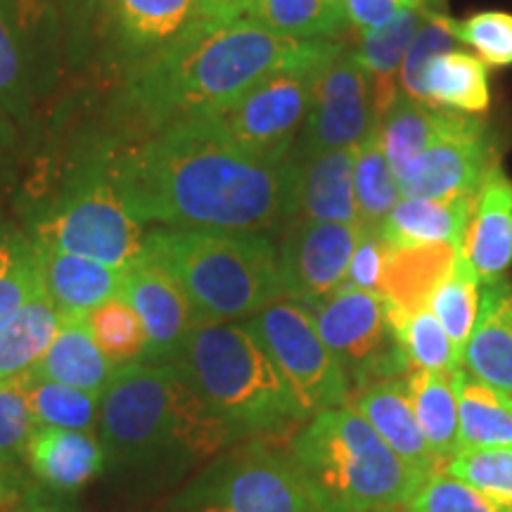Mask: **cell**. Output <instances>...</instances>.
I'll return each instance as SVG.
<instances>
[{
	"mask_svg": "<svg viewBox=\"0 0 512 512\" xmlns=\"http://www.w3.org/2000/svg\"><path fill=\"white\" fill-rule=\"evenodd\" d=\"M105 178L140 223L268 233L297 219L299 164L242 152L207 119L157 126L112 157Z\"/></svg>",
	"mask_w": 512,
	"mask_h": 512,
	"instance_id": "obj_1",
	"label": "cell"
},
{
	"mask_svg": "<svg viewBox=\"0 0 512 512\" xmlns=\"http://www.w3.org/2000/svg\"><path fill=\"white\" fill-rule=\"evenodd\" d=\"M88 328L102 354L114 368L145 358L147 337L138 313L121 297H112L88 313Z\"/></svg>",
	"mask_w": 512,
	"mask_h": 512,
	"instance_id": "obj_38",
	"label": "cell"
},
{
	"mask_svg": "<svg viewBox=\"0 0 512 512\" xmlns=\"http://www.w3.org/2000/svg\"><path fill=\"white\" fill-rule=\"evenodd\" d=\"M422 24V12L406 8L382 27L363 31L358 38L356 57L366 69L370 81V100H373L375 126L389 107L399 100V72L403 57L411 48L415 34Z\"/></svg>",
	"mask_w": 512,
	"mask_h": 512,
	"instance_id": "obj_24",
	"label": "cell"
},
{
	"mask_svg": "<svg viewBox=\"0 0 512 512\" xmlns=\"http://www.w3.org/2000/svg\"><path fill=\"white\" fill-rule=\"evenodd\" d=\"M60 323L62 313L41 283L29 302L0 325V382L34 368L60 330Z\"/></svg>",
	"mask_w": 512,
	"mask_h": 512,
	"instance_id": "obj_28",
	"label": "cell"
},
{
	"mask_svg": "<svg viewBox=\"0 0 512 512\" xmlns=\"http://www.w3.org/2000/svg\"><path fill=\"white\" fill-rule=\"evenodd\" d=\"M309 311L323 342L347 373L351 392L377 380L406 377L413 370L394 339L377 292L342 285Z\"/></svg>",
	"mask_w": 512,
	"mask_h": 512,
	"instance_id": "obj_10",
	"label": "cell"
},
{
	"mask_svg": "<svg viewBox=\"0 0 512 512\" xmlns=\"http://www.w3.org/2000/svg\"><path fill=\"white\" fill-rule=\"evenodd\" d=\"M247 325L292 384L309 418L320 411L347 406L351 396L349 377L323 342L306 306L280 299L254 313Z\"/></svg>",
	"mask_w": 512,
	"mask_h": 512,
	"instance_id": "obj_9",
	"label": "cell"
},
{
	"mask_svg": "<svg viewBox=\"0 0 512 512\" xmlns=\"http://www.w3.org/2000/svg\"><path fill=\"white\" fill-rule=\"evenodd\" d=\"M463 254L479 283L503 280L512 264V181L494 166L472 200Z\"/></svg>",
	"mask_w": 512,
	"mask_h": 512,
	"instance_id": "obj_16",
	"label": "cell"
},
{
	"mask_svg": "<svg viewBox=\"0 0 512 512\" xmlns=\"http://www.w3.org/2000/svg\"><path fill=\"white\" fill-rule=\"evenodd\" d=\"M46 12L38 0H0V107L17 112L41 67Z\"/></svg>",
	"mask_w": 512,
	"mask_h": 512,
	"instance_id": "obj_17",
	"label": "cell"
},
{
	"mask_svg": "<svg viewBox=\"0 0 512 512\" xmlns=\"http://www.w3.org/2000/svg\"><path fill=\"white\" fill-rule=\"evenodd\" d=\"M356 147L328 150L299 164V221L358 223L354 192ZM294 219V221H297Z\"/></svg>",
	"mask_w": 512,
	"mask_h": 512,
	"instance_id": "obj_22",
	"label": "cell"
},
{
	"mask_svg": "<svg viewBox=\"0 0 512 512\" xmlns=\"http://www.w3.org/2000/svg\"><path fill=\"white\" fill-rule=\"evenodd\" d=\"M375 131L370 81L354 50L342 48L325 64L306 124L299 133L294 162L328 150L358 147Z\"/></svg>",
	"mask_w": 512,
	"mask_h": 512,
	"instance_id": "obj_13",
	"label": "cell"
},
{
	"mask_svg": "<svg viewBox=\"0 0 512 512\" xmlns=\"http://www.w3.org/2000/svg\"><path fill=\"white\" fill-rule=\"evenodd\" d=\"M425 98L430 107L460 114H482L491 105L489 69L482 57L448 50L434 57L425 74Z\"/></svg>",
	"mask_w": 512,
	"mask_h": 512,
	"instance_id": "obj_30",
	"label": "cell"
},
{
	"mask_svg": "<svg viewBox=\"0 0 512 512\" xmlns=\"http://www.w3.org/2000/svg\"><path fill=\"white\" fill-rule=\"evenodd\" d=\"M463 247H392L384 271L380 297L384 304L399 311L425 309L434 287L446 278Z\"/></svg>",
	"mask_w": 512,
	"mask_h": 512,
	"instance_id": "obj_26",
	"label": "cell"
},
{
	"mask_svg": "<svg viewBox=\"0 0 512 512\" xmlns=\"http://www.w3.org/2000/svg\"><path fill=\"white\" fill-rule=\"evenodd\" d=\"M472 200L475 197H451V200L401 197L382 223L380 235L392 247H463Z\"/></svg>",
	"mask_w": 512,
	"mask_h": 512,
	"instance_id": "obj_25",
	"label": "cell"
},
{
	"mask_svg": "<svg viewBox=\"0 0 512 512\" xmlns=\"http://www.w3.org/2000/svg\"><path fill=\"white\" fill-rule=\"evenodd\" d=\"M195 392L242 434L285 430L309 413L249 325L202 320L176 358Z\"/></svg>",
	"mask_w": 512,
	"mask_h": 512,
	"instance_id": "obj_6",
	"label": "cell"
},
{
	"mask_svg": "<svg viewBox=\"0 0 512 512\" xmlns=\"http://www.w3.org/2000/svg\"><path fill=\"white\" fill-rule=\"evenodd\" d=\"M114 22L126 43L164 48L197 22V0H110Z\"/></svg>",
	"mask_w": 512,
	"mask_h": 512,
	"instance_id": "obj_31",
	"label": "cell"
},
{
	"mask_svg": "<svg viewBox=\"0 0 512 512\" xmlns=\"http://www.w3.org/2000/svg\"><path fill=\"white\" fill-rule=\"evenodd\" d=\"M444 117L446 110L399 95L389 112L377 121L375 133L389 159V166H392L394 178L425 152L430 140L437 136Z\"/></svg>",
	"mask_w": 512,
	"mask_h": 512,
	"instance_id": "obj_32",
	"label": "cell"
},
{
	"mask_svg": "<svg viewBox=\"0 0 512 512\" xmlns=\"http://www.w3.org/2000/svg\"><path fill=\"white\" fill-rule=\"evenodd\" d=\"M114 368L102 354L88 328V313H62V323L46 354L29 368L27 377L60 382L83 392L102 394L110 384Z\"/></svg>",
	"mask_w": 512,
	"mask_h": 512,
	"instance_id": "obj_21",
	"label": "cell"
},
{
	"mask_svg": "<svg viewBox=\"0 0 512 512\" xmlns=\"http://www.w3.org/2000/svg\"><path fill=\"white\" fill-rule=\"evenodd\" d=\"M342 48L337 43L330 53L275 69L238 100L202 119L247 155L285 162L292 157L309 117L318 76Z\"/></svg>",
	"mask_w": 512,
	"mask_h": 512,
	"instance_id": "obj_7",
	"label": "cell"
},
{
	"mask_svg": "<svg viewBox=\"0 0 512 512\" xmlns=\"http://www.w3.org/2000/svg\"><path fill=\"white\" fill-rule=\"evenodd\" d=\"M494 166H498L496 145L484 121H479L477 114L446 110L437 136L406 171L396 176V185L401 197H475Z\"/></svg>",
	"mask_w": 512,
	"mask_h": 512,
	"instance_id": "obj_11",
	"label": "cell"
},
{
	"mask_svg": "<svg viewBox=\"0 0 512 512\" xmlns=\"http://www.w3.org/2000/svg\"><path fill=\"white\" fill-rule=\"evenodd\" d=\"M256 0H197V19L202 22H233L249 17Z\"/></svg>",
	"mask_w": 512,
	"mask_h": 512,
	"instance_id": "obj_47",
	"label": "cell"
},
{
	"mask_svg": "<svg viewBox=\"0 0 512 512\" xmlns=\"http://www.w3.org/2000/svg\"><path fill=\"white\" fill-rule=\"evenodd\" d=\"M102 448L119 465L200 460L242 437L183 375L178 363H131L114 370L100 401Z\"/></svg>",
	"mask_w": 512,
	"mask_h": 512,
	"instance_id": "obj_3",
	"label": "cell"
},
{
	"mask_svg": "<svg viewBox=\"0 0 512 512\" xmlns=\"http://www.w3.org/2000/svg\"><path fill=\"white\" fill-rule=\"evenodd\" d=\"M34 427L22 382L17 377L0 382V458H15L27 451Z\"/></svg>",
	"mask_w": 512,
	"mask_h": 512,
	"instance_id": "obj_44",
	"label": "cell"
},
{
	"mask_svg": "<svg viewBox=\"0 0 512 512\" xmlns=\"http://www.w3.org/2000/svg\"><path fill=\"white\" fill-rule=\"evenodd\" d=\"M448 31L479 53L491 67L512 64V15L510 12H477L465 19L448 17Z\"/></svg>",
	"mask_w": 512,
	"mask_h": 512,
	"instance_id": "obj_42",
	"label": "cell"
},
{
	"mask_svg": "<svg viewBox=\"0 0 512 512\" xmlns=\"http://www.w3.org/2000/svg\"><path fill=\"white\" fill-rule=\"evenodd\" d=\"M358 238V223L294 221L278 252L285 299L309 309L339 290L347 280Z\"/></svg>",
	"mask_w": 512,
	"mask_h": 512,
	"instance_id": "obj_14",
	"label": "cell"
},
{
	"mask_svg": "<svg viewBox=\"0 0 512 512\" xmlns=\"http://www.w3.org/2000/svg\"><path fill=\"white\" fill-rule=\"evenodd\" d=\"M389 254H392V245L382 238L380 230L361 228V238H358L354 254H351L344 287H358V290L380 294Z\"/></svg>",
	"mask_w": 512,
	"mask_h": 512,
	"instance_id": "obj_45",
	"label": "cell"
},
{
	"mask_svg": "<svg viewBox=\"0 0 512 512\" xmlns=\"http://www.w3.org/2000/svg\"><path fill=\"white\" fill-rule=\"evenodd\" d=\"M41 287L34 242L0 233V325L15 316Z\"/></svg>",
	"mask_w": 512,
	"mask_h": 512,
	"instance_id": "obj_40",
	"label": "cell"
},
{
	"mask_svg": "<svg viewBox=\"0 0 512 512\" xmlns=\"http://www.w3.org/2000/svg\"><path fill=\"white\" fill-rule=\"evenodd\" d=\"M373 512H411L406 508V505H401V508H382V510H373Z\"/></svg>",
	"mask_w": 512,
	"mask_h": 512,
	"instance_id": "obj_49",
	"label": "cell"
},
{
	"mask_svg": "<svg viewBox=\"0 0 512 512\" xmlns=\"http://www.w3.org/2000/svg\"><path fill=\"white\" fill-rule=\"evenodd\" d=\"M119 297L138 313L147 349L143 361L174 363L188 335L200 323L195 306L169 273L152 261L126 268Z\"/></svg>",
	"mask_w": 512,
	"mask_h": 512,
	"instance_id": "obj_15",
	"label": "cell"
},
{
	"mask_svg": "<svg viewBox=\"0 0 512 512\" xmlns=\"http://www.w3.org/2000/svg\"><path fill=\"white\" fill-rule=\"evenodd\" d=\"M339 3H342L347 22L354 24L361 34L363 31L382 27V24H387L399 12L413 8L408 0H339Z\"/></svg>",
	"mask_w": 512,
	"mask_h": 512,
	"instance_id": "obj_46",
	"label": "cell"
},
{
	"mask_svg": "<svg viewBox=\"0 0 512 512\" xmlns=\"http://www.w3.org/2000/svg\"><path fill=\"white\" fill-rule=\"evenodd\" d=\"M453 380L458 389L460 448H512V396L475 380L463 366L453 373Z\"/></svg>",
	"mask_w": 512,
	"mask_h": 512,
	"instance_id": "obj_29",
	"label": "cell"
},
{
	"mask_svg": "<svg viewBox=\"0 0 512 512\" xmlns=\"http://www.w3.org/2000/svg\"><path fill=\"white\" fill-rule=\"evenodd\" d=\"M384 313H387L394 339L413 368L456 373L463 366V356L458 354L456 344L451 342V337L427 306L418 311H399L384 304Z\"/></svg>",
	"mask_w": 512,
	"mask_h": 512,
	"instance_id": "obj_34",
	"label": "cell"
},
{
	"mask_svg": "<svg viewBox=\"0 0 512 512\" xmlns=\"http://www.w3.org/2000/svg\"><path fill=\"white\" fill-rule=\"evenodd\" d=\"M349 406L361 413L368 425L380 434L384 444L392 448L401 460L413 465L415 470L425 472V475L439 470L437 458L432 456L418 418L413 413L406 377L377 380L361 389H354L349 396Z\"/></svg>",
	"mask_w": 512,
	"mask_h": 512,
	"instance_id": "obj_18",
	"label": "cell"
},
{
	"mask_svg": "<svg viewBox=\"0 0 512 512\" xmlns=\"http://www.w3.org/2000/svg\"><path fill=\"white\" fill-rule=\"evenodd\" d=\"M439 470L463 479L512 512V448H460Z\"/></svg>",
	"mask_w": 512,
	"mask_h": 512,
	"instance_id": "obj_39",
	"label": "cell"
},
{
	"mask_svg": "<svg viewBox=\"0 0 512 512\" xmlns=\"http://www.w3.org/2000/svg\"><path fill=\"white\" fill-rule=\"evenodd\" d=\"M195 512H318L290 456L254 444L211 472Z\"/></svg>",
	"mask_w": 512,
	"mask_h": 512,
	"instance_id": "obj_12",
	"label": "cell"
},
{
	"mask_svg": "<svg viewBox=\"0 0 512 512\" xmlns=\"http://www.w3.org/2000/svg\"><path fill=\"white\" fill-rule=\"evenodd\" d=\"M422 24L415 34L411 48H408L406 57H403L401 72H399V88L401 95L411 98L415 102H425V74L434 57L453 50V38L448 31V17L439 15V12H422Z\"/></svg>",
	"mask_w": 512,
	"mask_h": 512,
	"instance_id": "obj_41",
	"label": "cell"
},
{
	"mask_svg": "<svg viewBox=\"0 0 512 512\" xmlns=\"http://www.w3.org/2000/svg\"><path fill=\"white\" fill-rule=\"evenodd\" d=\"M406 508L411 512H505L475 486L444 470L427 475Z\"/></svg>",
	"mask_w": 512,
	"mask_h": 512,
	"instance_id": "obj_43",
	"label": "cell"
},
{
	"mask_svg": "<svg viewBox=\"0 0 512 512\" xmlns=\"http://www.w3.org/2000/svg\"><path fill=\"white\" fill-rule=\"evenodd\" d=\"M249 17L292 41H335L347 27L339 0H256Z\"/></svg>",
	"mask_w": 512,
	"mask_h": 512,
	"instance_id": "obj_33",
	"label": "cell"
},
{
	"mask_svg": "<svg viewBox=\"0 0 512 512\" xmlns=\"http://www.w3.org/2000/svg\"><path fill=\"white\" fill-rule=\"evenodd\" d=\"M24 394H27L29 411L38 427H62V430L91 432L100 425L102 394L83 392L69 384L36 380V377L19 375Z\"/></svg>",
	"mask_w": 512,
	"mask_h": 512,
	"instance_id": "obj_35",
	"label": "cell"
},
{
	"mask_svg": "<svg viewBox=\"0 0 512 512\" xmlns=\"http://www.w3.org/2000/svg\"><path fill=\"white\" fill-rule=\"evenodd\" d=\"M406 387L420 430L441 467L460 448L458 389L453 373L413 368L406 375Z\"/></svg>",
	"mask_w": 512,
	"mask_h": 512,
	"instance_id": "obj_27",
	"label": "cell"
},
{
	"mask_svg": "<svg viewBox=\"0 0 512 512\" xmlns=\"http://www.w3.org/2000/svg\"><path fill=\"white\" fill-rule=\"evenodd\" d=\"M143 226L102 174L67 192L34 226V242L126 271L145 259Z\"/></svg>",
	"mask_w": 512,
	"mask_h": 512,
	"instance_id": "obj_8",
	"label": "cell"
},
{
	"mask_svg": "<svg viewBox=\"0 0 512 512\" xmlns=\"http://www.w3.org/2000/svg\"><path fill=\"white\" fill-rule=\"evenodd\" d=\"M463 368L475 380L512 396V290L505 280L482 285V304Z\"/></svg>",
	"mask_w": 512,
	"mask_h": 512,
	"instance_id": "obj_19",
	"label": "cell"
},
{
	"mask_svg": "<svg viewBox=\"0 0 512 512\" xmlns=\"http://www.w3.org/2000/svg\"><path fill=\"white\" fill-rule=\"evenodd\" d=\"M354 192L358 226L363 230H380L387 216L392 214L396 202L401 200L394 171L375 131L356 147Z\"/></svg>",
	"mask_w": 512,
	"mask_h": 512,
	"instance_id": "obj_36",
	"label": "cell"
},
{
	"mask_svg": "<svg viewBox=\"0 0 512 512\" xmlns=\"http://www.w3.org/2000/svg\"><path fill=\"white\" fill-rule=\"evenodd\" d=\"M337 41H292L252 17L202 22L159 48L131 79L128 98L155 126L207 117L275 69L330 53Z\"/></svg>",
	"mask_w": 512,
	"mask_h": 512,
	"instance_id": "obj_2",
	"label": "cell"
},
{
	"mask_svg": "<svg viewBox=\"0 0 512 512\" xmlns=\"http://www.w3.org/2000/svg\"><path fill=\"white\" fill-rule=\"evenodd\" d=\"M19 512H62V510L55 508V505H46V503H29V505H24Z\"/></svg>",
	"mask_w": 512,
	"mask_h": 512,
	"instance_id": "obj_48",
	"label": "cell"
},
{
	"mask_svg": "<svg viewBox=\"0 0 512 512\" xmlns=\"http://www.w3.org/2000/svg\"><path fill=\"white\" fill-rule=\"evenodd\" d=\"M24 453L34 475L60 491H74L91 482L107 458L91 432L62 427H36Z\"/></svg>",
	"mask_w": 512,
	"mask_h": 512,
	"instance_id": "obj_23",
	"label": "cell"
},
{
	"mask_svg": "<svg viewBox=\"0 0 512 512\" xmlns=\"http://www.w3.org/2000/svg\"><path fill=\"white\" fill-rule=\"evenodd\" d=\"M290 458L318 512L401 508L427 479L349 403L311 415L292 441Z\"/></svg>",
	"mask_w": 512,
	"mask_h": 512,
	"instance_id": "obj_4",
	"label": "cell"
},
{
	"mask_svg": "<svg viewBox=\"0 0 512 512\" xmlns=\"http://www.w3.org/2000/svg\"><path fill=\"white\" fill-rule=\"evenodd\" d=\"M36 254L41 283L60 313L86 316L107 299L119 297L124 280L121 268L43 245H36Z\"/></svg>",
	"mask_w": 512,
	"mask_h": 512,
	"instance_id": "obj_20",
	"label": "cell"
},
{
	"mask_svg": "<svg viewBox=\"0 0 512 512\" xmlns=\"http://www.w3.org/2000/svg\"><path fill=\"white\" fill-rule=\"evenodd\" d=\"M145 261L176 280L202 320L252 318L285 299L278 249L261 233L157 228Z\"/></svg>",
	"mask_w": 512,
	"mask_h": 512,
	"instance_id": "obj_5",
	"label": "cell"
},
{
	"mask_svg": "<svg viewBox=\"0 0 512 512\" xmlns=\"http://www.w3.org/2000/svg\"><path fill=\"white\" fill-rule=\"evenodd\" d=\"M479 304H482V283H479L477 273L467 264L463 249L456 256V264L441 283L434 287L427 309H430L451 342L456 344L458 354L463 356L470 339L472 330H475Z\"/></svg>",
	"mask_w": 512,
	"mask_h": 512,
	"instance_id": "obj_37",
	"label": "cell"
},
{
	"mask_svg": "<svg viewBox=\"0 0 512 512\" xmlns=\"http://www.w3.org/2000/svg\"><path fill=\"white\" fill-rule=\"evenodd\" d=\"M0 501H3V486H0Z\"/></svg>",
	"mask_w": 512,
	"mask_h": 512,
	"instance_id": "obj_50",
	"label": "cell"
}]
</instances>
